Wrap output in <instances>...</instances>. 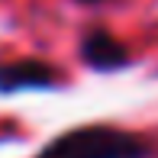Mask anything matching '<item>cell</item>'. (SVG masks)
<instances>
[{"label": "cell", "instance_id": "cell-1", "mask_svg": "<svg viewBox=\"0 0 158 158\" xmlns=\"http://www.w3.org/2000/svg\"><path fill=\"white\" fill-rule=\"evenodd\" d=\"M152 135L119 123H77L52 135L32 158H155Z\"/></svg>", "mask_w": 158, "mask_h": 158}, {"label": "cell", "instance_id": "cell-2", "mask_svg": "<svg viewBox=\"0 0 158 158\" xmlns=\"http://www.w3.org/2000/svg\"><path fill=\"white\" fill-rule=\"evenodd\" d=\"M68 74L55 61L42 55H19V58L0 61V97H16V94H42V90H61L68 87Z\"/></svg>", "mask_w": 158, "mask_h": 158}, {"label": "cell", "instance_id": "cell-3", "mask_svg": "<svg viewBox=\"0 0 158 158\" xmlns=\"http://www.w3.org/2000/svg\"><path fill=\"white\" fill-rule=\"evenodd\" d=\"M77 58L94 74H119V71L135 64L132 48L103 23H90L81 29V35H77Z\"/></svg>", "mask_w": 158, "mask_h": 158}, {"label": "cell", "instance_id": "cell-4", "mask_svg": "<svg viewBox=\"0 0 158 158\" xmlns=\"http://www.w3.org/2000/svg\"><path fill=\"white\" fill-rule=\"evenodd\" d=\"M77 6H100V3H110V0H74Z\"/></svg>", "mask_w": 158, "mask_h": 158}]
</instances>
